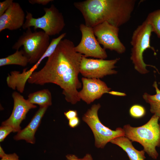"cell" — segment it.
Masks as SVG:
<instances>
[{
	"instance_id": "cell-8",
	"label": "cell",
	"mask_w": 160,
	"mask_h": 160,
	"mask_svg": "<svg viewBox=\"0 0 160 160\" xmlns=\"http://www.w3.org/2000/svg\"><path fill=\"white\" fill-rule=\"evenodd\" d=\"M119 60V58L110 60L89 58L83 55L80 73L84 77L98 79L107 75L115 74L117 73L114 69L115 64Z\"/></svg>"
},
{
	"instance_id": "cell-7",
	"label": "cell",
	"mask_w": 160,
	"mask_h": 160,
	"mask_svg": "<svg viewBox=\"0 0 160 160\" xmlns=\"http://www.w3.org/2000/svg\"><path fill=\"white\" fill-rule=\"evenodd\" d=\"M100 107L99 103L93 105L84 114L82 118L93 133L96 147L103 148L112 140L124 136L125 134L123 129L121 128L118 127L115 130H113L102 124L98 116V111Z\"/></svg>"
},
{
	"instance_id": "cell-28",
	"label": "cell",
	"mask_w": 160,
	"mask_h": 160,
	"mask_svg": "<svg viewBox=\"0 0 160 160\" xmlns=\"http://www.w3.org/2000/svg\"><path fill=\"white\" fill-rule=\"evenodd\" d=\"M53 1L52 0H29L28 2L32 4H36L45 5Z\"/></svg>"
},
{
	"instance_id": "cell-3",
	"label": "cell",
	"mask_w": 160,
	"mask_h": 160,
	"mask_svg": "<svg viewBox=\"0 0 160 160\" xmlns=\"http://www.w3.org/2000/svg\"><path fill=\"white\" fill-rule=\"evenodd\" d=\"M159 117L153 115L145 124L134 127L129 124L124 125L123 129L124 136L132 142L139 143L149 156L156 159L159 154L156 147H160V123Z\"/></svg>"
},
{
	"instance_id": "cell-22",
	"label": "cell",
	"mask_w": 160,
	"mask_h": 160,
	"mask_svg": "<svg viewBox=\"0 0 160 160\" xmlns=\"http://www.w3.org/2000/svg\"><path fill=\"white\" fill-rule=\"evenodd\" d=\"M12 132H14V130L11 126L1 125L0 127V142L3 141L6 137Z\"/></svg>"
},
{
	"instance_id": "cell-21",
	"label": "cell",
	"mask_w": 160,
	"mask_h": 160,
	"mask_svg": "<svg viewBox=\"0 0 160 160\" xmlns=\"http://www.w3.org/2000/svg\"><path fill=\"white\" fill-rule=\"evenodd\" d=\"M129 113L132 117L138 119L144 116L145 114L146 111L143 106L139 104H135L130 108Z\"/></svg>"
},
{
	"instance_id": "cell-24",
	"label": "cell",
	"mask_w": 160,
	"mask_h": 160,
	"mask_svg": "<svg viewBox=\"0 0 160 160\" xmlns=\"http://www.w3.org/2000/svg\"><path fill=\"white\" fill-rule=\"evenodd\" d=\"M13 2V0H5L0 2V16L10 7Z\"/></svg>"
},
{
	"instance_id": "cell-12",
	"label": "cell",
	"mask_w": 160,
	"mask_h": 160,
	"mask_svg": "<svg viewBox=\"0 0 160 160\" xmlns=\"http://www.w3.org/2000/svg\"><path fill=\"white\" fill-rule=\"evenodd\" d=\"M82 88L79 92L80 100L90 104L95 100L99 99L103 95L108 93L111 88L100 79L82 77Z\"/></svg>"
},
{
	"instance_id": "cell-10",
	"label": "cell",
	"mask_w": 160,
	"mask_h": 160,
	"mask_svg": "<svg viewBox=\"0 0 160 160\" xmlns=\"http://www.w3.org/2000/svg\"><path fill=\"white\" fill-rule=\"evenodd\" d=\"M79 30L81 37L79 43L75 47V51L86 57L103 59L107 58L105 49L100 45L94 34L93 28L81 24L79 25Z\"/></svg>"
},
{
	"instance_id": "cell-2",
	"label": "cell",
	"mask_w": 160,
	"mask_h": 160,
	"mask_svg": "<svg viewBox=\"0 0 160 160\" xmlns=\"http://www.w3.org/2000/svg\"><path fill=\"white\" fill-rule=\"evenodd\" d=\"M135 0H86L75 2L85 24L92 28L104 22L118 27L130 20Z\"/></svg>"
},
{
	"instance_id": "cell-5",
	"label": "cell",
	"mask_w": 160,
	"mask_h": 160,
	"mask_svg": "<svg viewBox=\"0 0 160 160\" xmlns=\"http://www.w3.org/2000/svg\"><path fill=\"white\" fill-rule=\"evenodd\" d=\"M152 32L151 26L145 20L134 30L132 36L130 59L135 70L142 74H145L149 72L146 67L149 65L145 64L143 59L144 51L148 49H151L156 53L154 48L150 45Z\"/></svg>"
},
{
	"instance_id": "cell-18",
	"label": "cell",
	"mask_w": 160,
	"mask_h": 160,
	"mask_svg": "<svg viewBox=\"0 0 160 160\" xmlns=\"http://www.w3.org/2000/svg\"><path fill=\"white\" fill-rule=\"evenodd\" d=\"M29 63V59L23 49L17 50L13 54L0 59V67L12 65L25 67Z\"/></svg>"
},
{
	"instance_id": "cell-25",
	"label": "cell",
	"mask_w": 160,
	"mask_h": 160,
	"mask_svg": "<svg viewBox=\"0 0 160 160\" xmlns=\"http://www.w3.org/2000/svg\"><path fill=\"white\" fill-rule=\"evenodd\" d=\"M68 160H93L90 154H87L82 159L79 158L74 155L68 154L66 156Z\"/></svg>"
},
{
	"instance_id": "cell-19",
	"label": "cell",
	"mask_w": 160,
	"mask_h": 160,
	"mask_svg": "<svg viewBox=\"0 0 160 160\" xmlns=\"http://www.w3.org/2000/svg\"><path fill=\"white\" fill-rule=\"evenodd\" d=\"M153 86L155 89L156 94L151 95L145 92L143 97L145 101L150 104L151 112L157 116L160 121V90L158 88L156 81L154 82Z\"/></svg>"
},
{
	"instance_id": "cell-20",
	"label": "cell",
	"mask_w": 160,
	"mask_h": 160,
	"mask_svg": "<svg viewBox=\"0 0 160 160\" xmlns=\"http://www.w3.org/2000/svg\"><path fill=\"white\" fill-rule=\"evenodd\" d=\"M145 20L151 26L153 32L160 39V9L149 13Z\"/></svg>"
},
{
	"instance_id": "cell-29",
	"label": "cell",
	"mask_w": 160,
	"mask_h": 160,
	"mask_svg": "<svg viewBox=\"0 0 160 160\" xmlns=\"http://www.w3.org/2000/svg\"><path fill=\"white\" fill-rule=\"evenodd\" d=\"M108 93L113 95L117 96H125L126 95L124 93L115 91H110L108 92Z\"/></svg>"
},
{
	"instance_id": "cell-23",
	"label": "cell",
	"mask_w": 160,
	"mask_h": 160,
	"mask_svg": "<svg viewBox=\"0 0 160 160\" xmlns=\"http://www.w3.org/2000/svg\"><path fill=\"white\" fill-rule=\"evenodd\" d=\"M0 160H20L19 156L15 153L12 154H6L4 152L1 147H0Z\"/></svg>"
},
{
	"instance_id": "cell-14",
	"label": "cell",
	"mask_w": 160,
	"mask_h": 160,
	"mask_svg": "<svg viewBox=\"0 0 160 160\" xmlns=\"http://www.w3.org/2000/svg\"><path fill=\"white\" fill-rule=\"evenodd\" d=\"M25 16L20 4L13 2L10 7L0 16V32L5 29L14 31L22 27Z\"/></svg>"
},
{
	"instance_id": "cell-6",
	"label": "cell",
	"mask_w": 160,
	"mask_h": 160,
	"mask_svg": "<svg viewBox=\"0 0 160 160\" xmlns=\"http://www.w3.org/2000/svg\"><path fill=\"white\" fill-rule=\"evenodd\" d=\"M43 9L44 14L37 18L33 17L31 13L26 11L23 28L25 30L33 27L35 30L41 29L49 36L59 34L65 26L62 14L53 4L49 7L44 8Z\"/></svg>"
},
{
	"instance_id": "cell-1",
	"label": "cell",
	"mask_w": 160,
	"mask_h": 160,
	"mask_svg": "<svg viewBox=\"0 0 160 160\" xmlns=\"http://www.w3.org/2000/svg\"><path fill=\"white\" fill-rule=\"evenodd\" d=\"M75 47L71 40H62L44 67L33 72L27 82L40 85L56 84L62 89L67 102L75 104L79 101L78 90L81 88L82 84L78 76L83 55L76 52Z\"/></svg>"
},
{
	"instance_id": "cell-17",
	"label": "cell",
	"mask_w": 160,
	"mask_h": 160,
	"mask_svg": "<svg viewBox=\"0 0 160 160\" xmlns=\"http://www.w3.org/2000/svg\"><path fill=\"white\" fill-rule=\"evenodd\" d=\"M28 100L33 104H37L40 107H48L52 104L51 93L48 89H44L30 93Z\"/></svg>"
},
{
	"instance_id": "cell-16",
	"label": "cell",
	"mask_w": 160,
	"mask_h": 160,
	"mask_svg": "<svg viewBox=\"0 0 160 160\" xmlns=\"http://www.w3.org/2000/svg\"><path fill=\"white\" fill-rule=\"evenodd\" d=\"M111 143L121 148L127 153L129 160H145V152L143 150L139 151L133 145L132 142L124 136H119L112 140Z\"/></svg>"
},
{
	"instance_id": "cell-27",
	"label": "cell",
	"mask_w": 160,
	"mask_h": 160,
	"mask_svg": "<svg viewBox=\"0 0 160 160\" xmlns=\"http://www.w3.org/2000/svg\"><path fill=\"white\" fill-rule=\"evenodd\" d=\"M80 123V119L77 116L69 120L68 125L70 127L74 128L78 126Z\"/></svg>"
},
{
	"instance_id": "cell-13",
	"label": "cell",
	"mask_w": 160,
	"mask_h": 160,
	"mask_svg": "<svg viewBox=\"0 0 160 160\" xmlns=\"http://www.w3.org/2000/svg\"><path fill=\"white\" fill-rule=\"evenodd\" d=\"M66 35V33L60 34L58 37L52 39L47 51L39 60L29 69L25 68L22 72L17 71H12L11 74L12 80L18 88L23 89L26 84L31 74L36 69L42 61L45 58L50 56L53 53L60 41Z\"/></svg>"
},
{
	"instance_id": "cell-26",
	"label": "cell",
	"mask_w": 160,
	"mask_h": 160,
	"mask_svg": "<svg viewBox=\"0 0 160 160\" xmlns=\"http://www.w3.org/2000/svg\"><path fill=\"white\" fill-rule=\"evenodd\" d=\"M64 114L65 117L68 120L78 116L77 111L75 110H69L65 112Z\"/></svg>"
},
{
	"instance_id": "cell-15",
	"label": "cell",
	"mask_w": 160,
	"mask_h": 160,
	"mask_svg": "<svg viewBox=\"0 0 160 160\" xmlns=\"http://www.w3.org/2000/svg\"><path fill=\"white\" fill-rule=\"evenodd\" d=\"M48 108L40 107L28 125L18 132L14 137V139L16 140H24L27 143H35V133Z\"/></svg>"
},
{
	"instance_id": "cell-11",
	"label": "cell",
	"mask_w": 160,
	"mask_h": 160,
	"mask_svg": "<svg viewBox=\"0 0 160 160\" xmlns=\"http://www.w3.org/2000/svg\"><path fill=\"white\" fill-rule=\"evenodd\" d=\"M12 97L14 101L12 113L8 119L2 123L1 125L10 126L13 129V132H18L21 130L20 124L25 119L26 114L31 109L37 106L25 99L18 92H13Z\"/></svg>"
},
{
	"instance_id": "cell-9",
	"label": "cell",
	"mask_w": 160,
	"mask_h": 160,
	"mask_svg": "<svg viewBox=\"0 0 160 160\" xmlns=\"http://www.w3.org/2000/svg\"><path fill=\"white\" fill-rule=\"evenodd\" d=\"M93 29L97 40L104 49L114 51L119 54L126 51L125 46L119 38V27L105 21L95 26Z\"/></svg>"
},
{
	"instance_id": "cell-4",
	"label": "cell",
	"mask_w": 160,
	"mask_h": 160,
	"mask_svg": "<svg viewBox=\"0 0 160 160\" xmlns=\"http://www.w3.org/2000/svg\"><path fill=\"white\" fill-rule=\"evenodd\" d=\"M49 36L44 31L33 32L30 28L23 33L12 46V49L19 50L23 46V50L28 58L30 64H35L41 58L49 47Z\"/></svg>"
}]
</instances>
